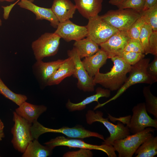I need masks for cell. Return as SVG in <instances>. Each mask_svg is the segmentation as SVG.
Instances as JSON below:
<instances>
[{"label": "cell", "mask_w": 157, "mask_h": 157, "mask_svg": "<svg viewBox=\"0 0 157 157\" xmlns=\"http://www.w3.org/2000/svg\"><path fill=\"white\" fill-rule=\"evenodd\" d=\"M30 1H31V2H33L34 1V0H28Z\"/></svg>", "instance_id": "obj_45"}, {"label": "cell", "mask_w": 157, "mask_h": 157, "mask_svg": "<svg viewBox=\"0 0 157 157\" xmlns=\"http://www.w3.org/2000/svg\"><path fill=\"white\" fill-rule=\"evenodd\" d=\"M155 130L152 127H147L141 132L115 141L112 146L118 153L119 157H132L140 145L154 134Z\"/></svg>", "instance_id": "obj_4"}, {"label": "cell", "mask_w": 157, "mask_h": 157, "mask_svg": "<svg viewBox=\"0 0 157 157\" xmlns=\"http://www.w3.org/2000/svg\"><path fill=\"white\" fill-rule=\"evenodd\" d=\"M96 94L86 97L81 102L77 103L72 102L68 100L66 104L67 109L70 111L81 110L84 109L86 106L94 101H96L99 104V99L101 97H109L110 95V91L107 89L101 87L97 88L96 90Z\"/></svg>", "instance_id": "obj_22"}, {"label": "cell", "mask_w": 157, "mask_h": 157, "mask_svg": "<svg viewBox=\"0 0 157 157\" xmlns=\"http://www.w3.org/2000/svg\"><path fill=\"white\" fill-rule=\"evenodd\" d=\"M153 31L152 28L146 23L143 26L141 31L139 39L142 44L144 54L150 53L149 41Z\"/></svg>", "instance_id": "obj_29"}, {"label": "cell", "mask_w": 157, "mask_h": 157, "mask_svg": "<svg viewBox=\"0 0 157 157\" xmlns=\"http://www.w3.org/2000/svg\"><path fill=\"white\" fill-rule=\"evenodd\" d=\"M74 71L73 60L70 57L64 59L48 80L47 86H52L60 84L65 78L73 75Z\"/></svg>", "instance_id": "obj_20"}, {"label": "cell", "mask_w": 157, "mask_h": 157, "mask_svg": "<svg viewBox=\"0 0 157 157\" xmlns=\"http://www.w3.org/2000/svg\"><path fill=\"white\" fill-rule=\"evenodd\" d=\"M126 0H110L109 3L112 5L117 6L121 4Z\"/></svg>", "instance_id": "obj_40"}, {"label": "cell", "mask_w": 157, "mask_h": 157, "mask_svg": "<svg viewBox=\"0 0 157 157\" xmlns=\"http://www.w3.org/2000/svg\"><path fill=\"white\" fill-rule=\"evenodd\" d=\"M150 60L149 58H144L135 64L131 65V69L129 72V77L127 78L122 86L118 90L116 94L106 102L101 104L99 103L98 104L94 107V110L104 106L112 101L115 100L132 85L139 83L151 84L154 83L147 71V68L149 63Z\"/></svg>", "instance_id": "obj_2"}, {"label": "cell", "mask_w": 157, "mask_h": 157, "mask_svg": "<svg viewBox=\"0 0 157 157\" xmlns=\"http://www.w3.org/2000/svg\"></svg>", "instance_id": "obj_46"}, {"label": "cell", "mask_w": 157, "mask_h": 157, "mask_svg": "<svg viewBox=\"0 0 157 157\" xmlns=\"http://www.w3.org/2000/svg\"><path fill=\"white\" fill-rule=\"evenodd\" d=\"M13 120L14 124L11 129L13 135L11 142L14 148L23 153L29 143L33 139L31 132V124L13 112Z\"/></svg>", "instance_id": "obj_8"}, {"label": "cell", "mask_w": 157, "mask_h": 157, "mask_svg": "<svg viewBox=\"0 0 157 157\" xmlns=\"http://www.w3.org/2000/svg\"><path fill=\"white\" fill-rule=\"evenodd\" d=\"M150 88V86L145 87L143 90L145 100V108L147 113L157 119V97L152 94Z\"/></svg>", "instance_id": "obj_27"}, {"label": "cell", "mask_w": 157, "mask_h": 157, "mask_svg": "<svg viewBox=\"0 0 157 157\" xmlns=\"http://www.w3.org/2000/svg\"><path fill=\"white\" fill-rule=\"evenodd\" d=\"M92 152L90 150L80 149L77 151H69L63 155L64 157H91L93 156Z\"/></svg>", "instance_id": "obj_34"}, {"label": "cell", "mask_w": 157, "mask_h": 157, "mask_svg": "<svg viewBox=\"0 0 157 157\" xmlns=\"http://www.w3.org/2000/svg\"><path fill=\"white\" fill-rule=\"evenodd\" d=\"M73 45L81 59L91 56L100 49L98 44L87 38L75 41Z\"/></svg>", "instance_id": "obj_23"}, {"label": "cell", "mask_w": 157, "mask_h": 157, "mask_svg": "<svg viewBox=\"0 0 157 157\" xmlns=\"http://www.w3.org/2000/svg\"><path fill=\"white\" fill-rule=\"evenodd\" d=\"M132 115L128 126L130 133H138L149 127L157 129V119H153L148 115L145 103L137 104L132 108Z\"/></svg>", "instance_id": "obj_11"}, {"label": "cell", "mask_w": 157, "mask_h": 157, "mask_svg": "<svg viewBox=\"0 0 157 157\" xmlns=\"http://www.w3.org/2000/svg\"><path fill=\"white\" fill-rule=\"evenodd\" d=\"M141 16L140 12L131 8L111 10L100 16L104 21L119 31H126Z\"/></svg>", "instance_id": "obj_6"}, {"label": "cell", "mask_w": 157, "mask_h": 157, "mask_svg": "<svg viewBox=\"0 0 157 157\" xmlns=\"http://www.w3.org/2000/svg\"><path fill=\"white\" fill-rule=\"evenodd\" d=\"M60 38L54 33H45L33 42L31 47L36 61L56 54Z\"/></svg>", "instance_id": "obj_7"}, {"label": "cell", "mask_w": 157, "mask_h": 157, "mask_svg": "<svg viewBox=\"0 0 157 157\" xmlns=\"http://www.w3.org/2000/svg\"><path fill=\"white\" fill-rule=\"evenodd\" d=\"M17 2H16L13 4L6 6H2V8L3 9V18L5 19H7L9 17L10 12L12 9Z\"/></svg>", "instance_id": "obj_38"}, {"label": "cell", "mask_w": 157, "mask_h": 157, "mask_svg": "<svg viewBox=\"0 0 157 157\" xmlns=\"http://www.w3.org/2000/svg\"><path fill=\"white\" fill-rule=\"evenodd\" d=\"M145 0H126L117 7L119 9L131 8L140 12L143 8Z\"/></svg>", "instance_id": "obj_32"}, {"label": "cell", "mask_w": 157, "mask_h": 157, "mask_svg": "<svg viewBox=\"0 0 157 157\" xmlns=\"http://www.w3.org/2000/svg\"><path fill=\"white\" fill-rule=\"evenodd\" d=\"M135 157H154L157 154V136L154 134L149 137L138 149Z\"/></svg>", "instance_id": "obj_25"}, {"label": "cell", "mask_w": 157, "mask_h": 157, "mask_svg": "<svg viewBox=\"0 0 157 157\" xmlns=\"http://www.w3.org/2000/svg\"><path fill=\"white\" fill-rule=\"evenodd\" d=\"M140 13L145 23L152 28L153 31H157V4Z\"/></svg>", "instance_id": "obj_28"}, {"label": "cell", "mask_w": 157, "mask_h": 157, "mask_svg": "<svg viewBox=\"0 0 157 157\" xmlns=\"http://www.w3.org/2000/svg\"><path fill=\"white\" fill-rule=\"evenodd\" d=\"M53 149L41 144L38 139L31 141L27 145L22 156L23 157H46L50 156Z\"/></svg>", "instance_id": "obj_24"}, {"label": "cell", "mask_w": 157, "mask_h": 157, "mask_svg": "<svg viewBox=\"0 0 157 157\" xmlns=\"http://www.w3.org/2000/svg\"><path fill=\"white\" fill-rule=\"evenodd\" d=\"M64 60L44 62L42 60H36L32 66L33 74L41 88L47 86L48 81L58 69Z\"/></svg>", "instance_id": "obj_14"}, {"label": "cell", "mask_w": 157, "mask_h": 157, "mask_svg": "<svg viewBox=\"0 0 157 157\" xmlns=\"http://www.w3.org/2000/svg\"><path fill=\"white\" fill-rule=\"evenodd\" d=\"M148 74L155 82L157 81V56L155 57L153 61L149 63L147 68Z\"/></svg>", "instance_id": "obj_35"}, {"label": "cell", "mask_w": 157, "mask_h": 157, "mask_svg": "<svg viewBox=\"0 0 157 157\" xmlns=\"http://www.w3.org/2000/svg\"><path fill=\"white\" fill-rule=\"evenodd\" d=\"M15 0H0L1 1H6L8 2H12Z\"/></svg>", "instance_id": "obj_43"}, {"label": "cell", "mask_w": 157, "mask_h": 157, "mask_svg": "<svg viewBox=\"0 0 157 157\" xmlns=\"http://www.w3.org/2000/svg\"><path fill=\"white\" fill-rule=\"evenodd\" d=\"M56 28L54 33L67 42L79 40L87 34L86 26L77 25L69 20L59 23Z\"/></svg>", "instance_id": "obj_15"}, {"label": "cell", "mask_w": 157, "mask_h": 157, "mask_svg": "<svg viewBox=\"0 0 157 157\" xmlns=\"http://www.w3.org/2000/svg\"><path fill=\"white\" fill-rule=\"evenodd\" d=\"M119 57L121 58L126 63L131 66L144 58L145 54L141 53L124 51Z\"/></svg>", "instance_id": "obj_30"}, {"label": "cell", "mask_w": 157, "mask_h": 157, "mask_svg": "<svg viewBox=\"0 0 157 157\" xmlns=\"http://www.w3.org/2000/svg\"><path fill=\"white\" fill-rule=\"evenodd\" d=\"M4 137V134L3 130L0 131V141Z\"/></svg>", "instance_id": "obj_41"}, {"label": "cell", "mask_w": 157, "mask_h": 157, "mask_svg": "<svg viewBox=\"0 0 157 157\" xmlns=\"http://www.w3.org/2000/svg\"><path fill=\"white\" fill-rule=\"evenodd\" d=\"M145 23L143 19L141 16L126 31L130 38L139 39V37L142 28Z\"/></svg>", "instance_id": "obj_31"}, {"label": "cell", "mask_w": 157, "mask_h": 157, "mask_svg": "<svg viewBox=\"0 0 157 157\" xmlns=\"http://www.w3.org/2000/svg\"><path fill=\"white\" fill-rule=\"evenodd\" d=\"M81 14L87 19L98 15L102 8L103 0H74Z\"/></svg>", "instance_id": "obj_21"}, {"label": "cell", "mask_w": 157, "mask_h": 157, "mask_svg": "<svg viewBox=\"0 0 157 157\" xmlns=\"http://www.w3.org/2000/svg\"><path fill=\"white\" fill-rule=\"evenodd\" d=\"M2 24V21L1 19L0 18V27L1 26Z\"/></svg>", "instance_id": "obj_44"}, {"label": "cell", "mask_w": 157, "mask_h": 157, "mask_svg": "<svg viewBox=\"0 0 157 157\" xmlns=\"http://www.w3.org/2000/svg\"><path fill=\"white\" fill-rule=\"evenodd\" d=\"M31 127V132L34 139H37L42 134L46 133L51 132L61 133L68 137L83 139L91 137L98 138L104 141V136L97 132H92L81 127L77 126L70 128L63 127L58 129H52L44 127L37 120L33 122Z\"/></svg>", "instance_id": "obj_5"}, {"label": "cell", "mask_w": 157, "mask_h": 157, "mask_svg": "<svg viewBox=\"0 0 157 157\" xmlns=\"http://www.w3.org/2000/svg\"><path fill=\"white\" fill-rule=\"evenodd\" d=\"M51 8L59 23L72 18L76 9L69 0H54Z\"/></svg>", "instance_id": "obj_17"}, {"label": "cell", "mask_w": 157, "mask_h": 157, "mask_svg": "<svg viewBox=\"0 0 157 157\" xmlns=\"http://www.w3.org/2000/svg\"><path fill=\"white\" fill-rule=\"evenodd\" d=\"M4 127V125L3 123L1 121V120L0 119V131L3 130Z\"/></svg>", "instance_id": "obj_42"}, {"label": "cell", "mask_w": 157, "mask_h": 157, "mask_svg": "<svg viewBox=\"0 0 157 157\" xmlns=\"http://www.w3.org/2000/svg\"><path fill=\"white\" fill-rule=\"evenodd\" d=\"M156 4H157V0H145L142 10H144L149 9Z\"/></svg>", "instance_id": "obj_39"}, {"label": "cell", "mask_w": 157, "mask_h": 157, "mask_svg": "<svg viewBox=\"0 0 157 157\" xmlns=\"http://www.w3.org/2000/svg\"><path fill=\"white\" fill-rule=\"evenodd\" d=\"M110 59L113 63L110 71L105 73H101L99 71L94 77L93 80L96 84H100L106 89L113 91L119 90L124 84L131 65L118 56Z\"/></svg>", "instance_id": "obj_1"}, {"label": "cell", "mask_w": 157, "mask_h": 157, "mask_svg": "<svg viewBox=\"0 0 157 157\" xmlns=\"http://www.w3.org/2000/svg\"><path fill=\"white\" fill-rule=\"evenodd\" d=\"M103 113L100 111L94 112L89 110L85 115L87 123L91 124L95 122L101 123L106 128L110 133V136L107 137L102 144L111 145L116 140L124 138L130 135L129 130L126 126L121 122L118 121L117 124L110 122L108 118L103 117Z\"/></svg>", "instance_id": "obj_3"}, {"label": "cell", "mask_w": 157, "mask_h": 157, "mask_svg": "<svg viewBox=\"0 0 157 157\" xmlns=\"http://www.w3.org/2000/svg\"><path fill=\"white\" fill-rule=\"evenodd\" d=\"M0 94L18 106L27 99V97L26 95L16 93L10 90L5 84L0 77Z\"/></svg>", "instance_id": "obj_26"}, {"label": "cell", "mask_w": 157, "mask_h": 157, "mask_svg": "<svg viewBox=\"0 0 157 157\" xmlns=\"http://www.w3.org/2000/svg\"><path fill=\"white\" fill-rule=\"evenodd\" d=\"M130 38L126 31H119L107 41L99 45L108 58L119 56L124 51Z\"/></svg>", "instance_id": "obj_13"}, {"label": "cell", "mask_w": 157, "mask_h": 157, "mask_svg": "<svg viewBox=\"0 0 157 157\" xmlns=\"http://www.w3.org/2000/svg\"><path fill=\"white\" fill-rule=\"evenodd\" d=\"M44 144L53 149L57 146H65L69 147L100 150L105 153L108 157H117L115 151L111 145L103 144L101 145L92 144L87 143L79 138H69L63 136H59L51 139Z\"/></svg>", "instance_id": "obj_10"}, {"label": "cell", "mask_w": 157, "mask_h": 157, "mask_svg": "<svg viewBox=\"0 0 157 157\" xmlns=\"http://www.w3.org/2000/svg\"><path fill=\"white\" fill-rule=\"evenodd\" d=\"M47 110V107L44 105H35L26 101L15 109V112L19 116L32 124Z\"/></svg>", "instance_id": "obj_19"}, {"label": "cell", "mask_w": 157, "mask_h": 157, "mask_svg": "<svg viewBox=\"0 0 157 157\" xmlns=\"http://www.w3.org/2000/svg\"><path fill=\"white\" fill-rule=\"evenodd\" d=\"M68 57L73 59L74 65L73 76L78 80L77 86L84 92H91L94 90V83L93 78L90 77L86 70L81 58L76 49L74 47L67 51Z\"/></svg>", "instance_id": "obj_12"}, {"label": "cell", "mask_w": 157, "mask_h": 157, "mask_svg": "<svg viewBox=\"0 0 157 157\" xmlns=\"http://www.w3.org/2000/svg\"><path fill=\"white\" fill-rule=\"evenodd\" d=\"M88 19V23L86 26V38L91 39L99 46L119 31L104 21L98 15Z\"/></svg>", "instance_id": "obj_9"}, {"label": "cell", "mask_w": 157, "mask_h": 157, "mask_svg": "<svg viewBox=\"0 0 157 157\" xmlns=\"http://www.w3.org/2000/svg\"><path fill=\"white\" fill-rule=\"evenodd\" d=\"M108 59L106 53L100 49L94 55L85 58L82 63L89 75L93 78Z\"/></svg>", "instance_id": "obj_18"}, {"label": "cell", "mask_w": 157, "mask_h": 157, "mask_svg": "<svg viewBox=\"0 0 157 157\" xmlns=\"http://www.w3.org/2000/svg\"><path fill=\"white\" fill-rule=\"evenodd\" d=\"M131 116V115H128L117 118L112 116L110 114H108V119L113 122L115 123L116 121H119L124 125L126 124V126L128 127L130 123Z\"/></svg>", "instance_id": "obj_37"}, {"label": "cell", "mask_w": 157, "mask_h": 157, "mask_svg": "<svg viewBox=\"0 0 157 157\" xmlns=\"http://www.w3.org/2000/svg\"><path fill=\"white\" fill-rule=\"evenodd\" d=\"M18 5L21 8L28 10L35 15L36 20H45L49 21L51 25L56 28L59 22L51 8H47L39 6L28 0H20Z\"/></svg>", "instance_id": "obj_16"}, {"label": "cell", "mask_w": 157, "mask_h": 157, "mask_svg": "<svg viewBox=\"0 0 157 157\" xmlns=\"http://www.w3.org/2000/svg\"><path fill=\"white\" fill-rule=\"evenodd\" d=\"M124 51L144 54L140 41L139 40L135 39H130L125 48Z\"/></svg>", "instance_id": "obj_33"}, {"label": "cell", "mask_w": 157, "mask_h": 157, "mask_svg": "<svg viewBox=\"0 0 157 157\" xmlns=\"http://www.w3.org/2000/svg\"><path fill=\"white\" fill-rule=\"evenodd\" d=\"M150 53L157 56V31H153L149 41Z\"/></svg>", "instance_id": "obj_36"}]
</instances>
